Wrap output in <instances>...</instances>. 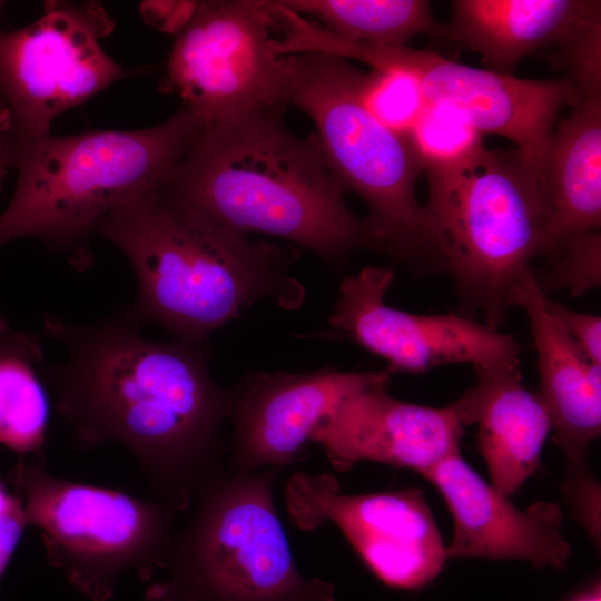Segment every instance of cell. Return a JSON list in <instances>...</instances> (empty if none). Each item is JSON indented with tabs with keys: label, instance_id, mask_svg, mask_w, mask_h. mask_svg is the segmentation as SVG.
Segmentation results:
<instances>
[{
	"label": "cell",
	"instance_id": "6da1fadb",
	"mask_svg": "<svg viewBox=\"0 0 601 601\" xmlns=\"http://www.w3.org/2000/svg\"><path fill=\"white\" fill-rule=\"evenodd\" d=\"M42 323L67 348L66 361L45 366L43 378L75 445H124L155 500L188 510L226 467L229 393L210 375L208 343L147 339L127 308L86 325L52 314Z\"/></svg>",
	"mask_w": 601,
	"mask_h": 601
},
{
	"label": "cell",
	"instance_id": "7a4b0ae2",
	"mask_svg": "<svg viewBox=\"0 0 601 601\" xmlns=\"http://www.w3.org/2000/svg\"><path fill=\"white\" fill-rule=\"evenodd\" d=\"M284 110L203 126L164 187L234 233L289 240L338 270L368 247L364 218L347 205L315 136L290 131Z\"/></svg>",
	"mask_w": 601,
	"mask_h": 601
},
{
	"label": "cell",
	"instance_id": "3957f363",
	"mask_svg": "<svg viewBox=\"0 0 601 601\" xmlns=\"http://www.w3.org/2000/svg\"><path fill=\"white\" fill-rule=\"evenodd\" d=\"M98 234L128 258L137 296L127 308L176 341L208 336L262 299L298 309L305 288L292 273L302 248L252 242L213 221L164 186L115 208Z\"/></svg>",
	"mask_w": 601,
	"mask_h": 601
},
{
	"label": "cell",
	"instance_id": "277c9868",
	"mask_svg": "<svg viewBox=\"0 0 601 601\" xmlns=\"http://www.w3.org/2000/svg\"><path fill=\"white\" fill-rule=\"evenodd\" d=\"M201 127L180 107L144 129L0 140V157L17 173L0 215V247L37 238L73 268L86 269L93 260L90 239L108 215L130 197L164 186Z\"/></svg>",
	"mask_w": 601,
	"mask_h": 601
},
{
	"label": "cell",
	"instance_id": "5b68a950",
	"mask_svg": "<svg viewBox=\"0 0 601 601\" xmlns=\"http://www.w3.org/2000/svg\"><path fill=\"white\" fill-rule=\"evenodd\" d=\"M285 104L306 114L327 166L346 193L367 206L368 248L417 274L442 272L424 205L422 167L408 142L365 105L361 73L347 59L321 52L285 55Z\"/></svg>",
	"mask_w": 601,
	"mask_h": 601
},
{
	"label": "cell",
	"instance_id": "8992f818",
	"mask_svg": "<svg viewBox=\"0 0 601 601\" xmlns=\"http://www.w3.org/2000/svg\"><path fill=\"white\" fill-rule=\"evenodd\" d=\"M424 205L443 272L463 305L499 329L515 283L542 256L551 207L520 152L483 146L459 166L425 173Z\"/></svg>",
	"mask_w": 601,
	"mask_h": 601
},
{
	"label": "cell",
	"instance_id": "52a82bcc",
	"mask_svg": "<svg viewBox=\"0 0 601 601\" xmlns=\"http://www.w3.org/2000/svg\"><path fill=\"white\" fill-rule=\"evenodd\" d=\"M282 472L243 474L226 467L195 497L177 529L164 580L146 601H337L332 582L297 569L273 499Z\"/></svg>",
	"mask_w": 601,
	"mask_h": 601
},
{
	"label": "cell",
	"instance_id": "ba28073f",
	"mask_svg": "<svg viewBox=\"0 0 601 601\" xmlns=\"http://www.w3.org/2000/svg\"><path fill=\"white\" fill-rule=\"evenodd\" d=\"M9 480L49 564L89 600L109 601L126 572L148 581L165 569L179 514L169 504L55 476L37 457L20 456Z\"/></svg>",
	"mask_w": 601,
	"mask_h": 601
},
{
	"label": "cell",
	"instance_id": "9c48e42d",
	"mask_svg": "<svg viewBox=\"0 0 601 601\" xmlns=\"http://www.w3.org/2000/svg\"><path fill=\"white\" fill-rule=\"evenodd\" d=\"M115 21L97 1H47L30 24L0 29V140L47 135L53 120L131 75L100 45Z\"/></svg>",
	"mask_w": 601,
	"mask_h": 601
},
{
	"label": "cell",
	"instance_id": "30bf717a",
	"mask_svg": "<svg viewBox=\"0 0 601 601\" xmlns=\"http://www.w3.org/2000/svg\"><path fill=\"white\" fill-rule=\"evenodd\" d=\"M268 1H204L169 53L165 91L203 124L285 105V55Z\"/></svg>",
	"mask_w": 601,
	"mask_h": 601
},
{
	"label": "cell",
	"instance_id": "8fae6325",
	"mask_svg": "<svg viewBox=\"0 0 601 601\" xmlns=\"http://www.w3.org/2000/svg\"><path fill=\"white\" fill-rule=\"evenodd\" d=\"M339 52L345 59H355L375 70L398 69L410 73L427 104L457 111L482 136L493 134L512 141L542 181L559 115L577 98L564 77L522 79L407 46L344 41Z\"/></svg>",
	"mask_w": 601,
	"mask_h": 601
},
{
	"label": "cell",
	"instance_id": "7c38bea8",
	"mask_svg": "<svg viewBox=\"0 0 601 601\" xmlns=\"http://www.w3.org/2000/svg\"><path fill=\"white\" fill-rule=\"evenodd\" d=\"M290 521L303 531L335 524L384 584L420 589L446 559L437 524L418 487L343 494L332 474H294L285 487Z\"/></svg>",
	"mask_w": 601,
	"mask_h": 601
},
{
	"label": "cell",
	"instance_id": "4fadbf2b",
	"mask_svg": "<svg viewBox=\"0 0 601 601\" xmlns=\"http://www.w3.org/2000/svg\"><path fill=\"white\" fill-rule=\"evenodd\" d=\"M393 280L392 269L376 266L344 277L327 334L382 357L391 375L445 364L519 366L520 345L499 329L456 313L422 315L388 306L385 295Z\"/></svg>",
	"mask_w": 601,
	"mask_h": 601
},
{
	"label": "cell",
	"instance_id": "5bb4252c",
	"mask_svg": "<svg viewBox=\"0 0 601 601\" xmlns=\"http://www.w3.org/2000/svg\"><path fill=\"white\" fill-rule=\"evenodd\" d=\"M384 381H391L386 368L343 372L324 366L303 373L245 374L228 388L234 432L226 469L243 474L283 471L300 460L322 418L348 396Z\"/></svg>",
	"mask_w": 601,
	"mask_h": 601
},
{
	"label": "cell",
	"instance_id": "9a60e30c",
	"mask_svg": "<svg viewBox=\"0 0 601 601\" xmlns=\"http://www.w3.org/2000/svg\"><path fill=\"white\" fill-rule=\"evenodd\" d=\"M388 384L380 382L348 396L312 432L311 442L322 445L337 472L372 461L422 475L461 452L464 427L451 405L398 400L387 393Z\"/></svg>",
	"mask_w": 601,
	"mask_h": 601
},
{
	"label": "cell",
	"instance_id": "2e32d148",
	"mask_svg": "<svg viewBox=\"0 0 601 601\" xmlns=\"http://www.w3.org/2000/svg\"><path fill=\"white\" fill-rule=\"evenodd\" d=\"M443 496L453 519L446 559L523 560L564 569L571 548L561 508L540 500L525 510L487 484L461 456H447L422 474Z\"/></svg>",
	"mask_w": 601,
	"mask_h": 601
},
{
	"label": "cell",
	"instance_id": "e0dca14e",
	"mask_svg": "<svg viewBox=\"0 0 601 601\" xmlns=\"http://www.w3.org/2000/svg\"><path fill=\"white\" fill-rule=\"evenodd\" d=\"M511 306L529 317L540 376L536 394L564 452L565 474L573 473L589 466V447L601 433V365L592 363L545 309L532 268L514 285Z\"/></svg>",
	"mask_w": 601,
	"mask_h": 601
},
{
	"label": "cell",
	"instance_id": "ac0fdd59",
	"mask_svg": "<svg viewBox=\"0 0 601 601\" xmlns=\"http://www.w3.org/2000/svg\"><path fill=\"white\" fill-rule=\"evenodd\" d=\"M474 370L476 383L450 405L463 427L477 426L491 485L510 497L539 467L551 421L538 394L522 385L519 366Z\"/></svg>",
	"mask_w": 601,
	"mask_h": 601
},
{
	"label": "cell",
	"instance_id": "d6986e66",
	"mask_svg": "<svg viewBox=\"0 0 601 601\" xmlns=\"http://www.w3.org/2000/svg\"><path fill=\"white\" fill-rule=\"evenodd\" d=\"M600 21V1L455 0L451 20L435 33L479 53L486 69L513 75L530 53L550 46L562 51Z\"/></svg>",
	"mask_w": 601,
	"mask_h": 601
},
{
	"label": "cell",
	"instance_id": "ffe728a7",
	"mask_svg": "<svg viewBox=\"0 0 601 601\" xmlns=\"http://www.w3.org/2000/svg\"><path fill=\"white\" fill-rule=\"evenodd\" d=\"M556 124L543 171L551 220L542 256L601 226V95L578 96Z\"/></svg>",
	"mask_w": 601,
	"mask_h": 601
},
{
	"label": "cell",
	"instance_id": "44dd1931",
	"mask_svg": "<svg viewBox=\"0 0 601 601\" xmlns=\"http://www.w3.org/2000/svg\"><path fill=\"white\" fill-rule=\"evenodd\" d=\"M43 362L38 335L0 316V444L21 456L43 459L50 415Z\"/></svg>",
	"mask_w": 601,
	"mask_h": 601
},
{
	"label": "cell",
	"instance_id": "7402d4cb",
	"mask_svg": "<svg viewBox=\"0 0 601 601\" xmlns=\"http://www.w3.org/2000/svg\"><path fill=\"white\" fill-rule=\"evenodd\" d=\"M298 16H308L324 30L353 42L404 47L415 36L436 32L431 2L425 0H284Z\"/></svg>",
	"mask_w": 601,
	"mask_h": 601
},
{
	"label": "cell",
	"instance_id": "603a6c76",
	"mask_svg": "<svg viewBox=\"0 0 601 601\" xmlns=\"http://www.w3.org/2000/svg\"><path fill=\"white\" fill-rule=\"evenodd\" d=\"M406 138L425 173L459 166L484 146L483 136L461 114L430 104Z\"/></svg>",
	"mask_w": 601,
	"mask_h": 601
},
{
	"label": "cell",
	"instance_id": "cb8c5ba5",
	"mask_svg": "<svg viewBox=\"0 0 601 601\" xmlns=\"http://www.w3.org/2000/svg\"><path fill=\"white\" fill-rule=\"evenodd\" d=\"M359 88L372 114L405 138L427 106L416 79L403 70L362 72Z\"/></svg>",
	"mask_w": 601,
	"mask_h": 601
},
{
	"label": "cell",
	"instance_id": "d4e9b609",
	"mask_svg": "<svg viewBox=\"0 0 601 601\" xmlns=\"http://www.w3.org/2000/svg\"><path fill=\"white\" fill-rule=\"evenodd\" d=\"M548 256L552 260L551 267L543 280L538 279L544 293L566 290L572 296H579L600 285V230L570 237Z\"/></svg>",
	"mask_w": 601,
	"mask_h": 601
},
{
	"label": "cell",
	"instance_id": "484cf974",
	"mask_svg": "<svg viewBox=\"0 0 601 601\" xmlns=\"http://www.w3.org/2000/svg\"><path fill=\"white\" fill-rule=\"evenodd\" d=\"M562 492L573 516L600 548L601 487L589 466L565 474Z\"/></svg>",
	"mask_w": 601,
	"mask_h": 601
},
{
	"label": "cell",
	"instance_id": "4316f807",
	"mask_svg": "<svg viewBox=\"0 0 601 601\" xmlns=\"http://www.w3.org/2000/svg\"><path fill=\"white\" fill-rule=\"evenodd\" d=\"M543 304L549 314L594 364L601 365V318L598 315L572 311L553 302L543 292Z\"/></svg>",
	"mask_w": 601,
	"mask_h": 601
},
{
	"label": "cell",
	"instance_id": "83f0119b",
	"mask_svg": "<svg viewBox=\"0 0 601 601\" xmlns=\"http://www.w3.org/2000/svg\"><path fill=\"white\" fill-rule=\"evenodd\" d=\"M200 1H144L139 11L146 21L162 32L177 33L185 29Z\"/></svg>",
	"mask_w": 601,
	"mask_h": 601
},
{
	"label": "cell",
	"instance_id": "f1b7e54d",
	"mask_svg": "<svg viewBox=\"0 0 601 601\" xmlns=\"http://www.w3.org/2000/svg\"><path fill=\"white\" fill-rule=\"evenodd\" d=\"M29 525L21 499L13 493V497L0 514V580Z\"/></svg>",
	"mask_w": 601,
	"mask_h": 601
},
{
	"label": "cell",
	"instance_id": "f546056e",
	"mask_svg": "<svg viewBox=\"0 0 601 601\" xmlns=\"http://www.w3.org/2000/svg\"><path fill=\"white\" fill-rule=\"evenodd\" d=\"M569 601H601V587L599 582H594L589 588L573 595Z\"/></svg>",
	"mask_w": 601,
	"mask_h": 601
},
{
	"label": "cell",
	"instance_id": "4dcf8cb0",
	"mask_svg": "<svg viewBox=\"0 0 601 601\" xmlns=\"http://www.w3.org/2000/svg\"><path fill=\"white\" fill-rule=\"evenodd\" d=\"M12 497H13V494H10L7 491V487L4 486L2 480L0 479V514L4 512L6 509L9 506Z\"/></svg>",
	"mask_w": 601,
	"mask_h": 601
},
{
	"label": "cell",
	"instance_id": "1f68e13d",
	"mask_svg": "<svg viewBox=\"0 0 601 601\" xmlns=\"http://www.w3.org/2000/svg\"><path fill=\"white\" fill-rule=\"evenodd\" d=\"M8 173H9V169L6 166L3 159L0 157V193L2 191L3 183L6 180Z\"/></svg>",
	"mask_w": 601,
	"mask_h": 601
},
{
	"label": "cell",
	"instance_id": "d6a6232c",
	"mask_svg": "<svg viewBox=\"0 0 601 601\" xmlns=\"http://www.w3.org/2000/svg\"><path fill=\"white\" fill-rule=\"evenodd\" d=\"M3 4H4V2L0 1V12H1L2 8H3Z\"/></svg>",
	"mask_w": 601,
	"mask_h": 601
}]
</instances>
